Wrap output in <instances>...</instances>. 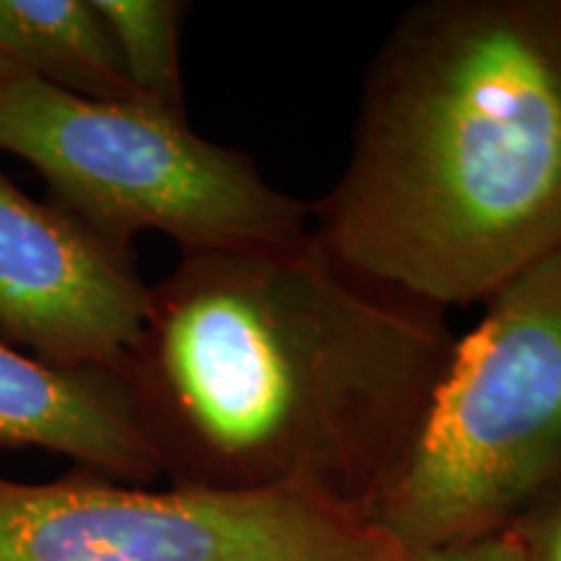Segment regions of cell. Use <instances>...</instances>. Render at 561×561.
I'll return each mask as SVG.
<instances>
[{"label": "cell", "instance_id": "cell-3", "mask_svg": "<svg viewBox=\"0 0 561 561\" xmlns=\"http://www.w3.org/2000/svg\"><path fill=\"white\" fill-rule=\"evenodd\" d=\"M483 305L369 515L403 549L510 528L561 479V248Z\"/></svg>", "mask_w": 561, "mask_h": 561}, {"label": "cell", "instance_id": "cell-8", "mask_svg": "<svg viewBox=\"0 0 561 561\" xmlns=\"http://www.w3.org/2000/svg\"><path fill=\"white\" fill-rule=\"evenodd\" d=\"M102 102H144L91 0H0V76Z\"/></svg>", "mask_w": 561, "mask_h": 561}, {"label": "cell", "instance_id": "cell-6", "mask_svg": "<svg viewBox=\"0 0 561 561\" xmlns=\"http://www.w3.org/2000/svg\"><path fill=\"white\" fill-rule=\"evenodd\" d=\"M151 286L121 244L0 170V335L60 367L123 369Z\"/></svg>", "mask_w": 561, "mask_h": 561}, {"label": "cell", "instance_id": "cell-9", "mask_svg": "<svg viewBox=\"0 0 561 561\" xmlns=\"http://www.w3.org/2000/svg\"><path fill=\"white\" fill-rule=\"evenodd\" d=\"M107 26L138 100L185 115L180 30L191 5L182 0H91Z\"/></svg>", "mask_w": 561, "mask_h": 561}, {"label": "cell", "instance_id": "cell-1", "mask_svg": "<svg viewBox=\"0 0 561 561\" xmlns=\"http://www.w3.org/2000/svg\"><path fill=\"white\" fill-rule=\"evenodd\" d=\"M455 335L447 312L310 229L185 252L123 364L172 486L297 491L369 523L413 450Z\"/></svg>", "mask_w": 561, "mask_h": 561}, {"label": "cell", "instance_id": "cell-4", "mask_svg": "<svg viewBox=\"0 0 561 561\" xmlns=\"http://www.w3.org/2000/svg\"><path fill=\"white\" fill-rule=\"evenodd\" d=\"M0 151L30 161L53 203L121 244L161 231L185 255L265 248L310 231V206L273 187L252 157L149 102L89 100L5 73Z\"/></svg>", "mask_w": 561, "mask_h": 561}, {"label": "cell", "instance_id": "cell-10", "mask_svg": "<svg viewBox=\"0 0 561 561\" xmlns=\"http://www.w3.org/2000/svg\"><path fill=\"white\" fill-rule=\"evenodd\" d=\"M520 561H561V479L541 491L515 520Z\"/></svg>", "mask_w": 561, "mask_h": 561}, {"label": "cell", "instance_id": "cell-2", "mask_svg": "<svg viewBox=\"0 0 561 561\" xmlns=\"http://www.w3.org/2000/svg\"><path fill=\"white\" fill-rule=\"evenodd\" d=\"M351 268L450 310L561 248V0H424L367 66L310 206Z\"/></svg>", "mask_w": 561, "mask_h": 561}, {"label": "cell", "instance_id": "cell-5", "mask_svg": "<svg viewBox=\"0 0 561 561\" xmlns=\"http://www.w3.org/2000/svg\"><path fill=\"white\" fill-rule=\"evenodd\" d=\"M375 525L297 491L0 476V561H392Z\"/></svg>", "mask_w": 561, "mask_h": 561}, {"label": "cell", "instance_id": "cell-7", "mask_svg": "<svg viewBox=\"0 0 561 561\" xmlns=\"http://www.w3.org/2000/svg\"><path fill=\"white\" fill-rule=\"evenodd\" d=\"M0 445L66 455L83 473L146 486L161 476L123 369L60 367L0 339Z\"/></svg>", "mask_w": 561, "mask_h": 561}, {"label": "cell", "instance_id": "cell-11", "mask_svg": "<svg viewBox=\"0 0 561 561\" xmlns=\"http://www.w3.org/2000/svg\"><path fill=\"white\" fill-rule=\"evenodd\" d=\"M392 561H520V538L515 525H510L462 541L411 546V549L398 546Z\"/></svg>", "mask_w": 561, "mask_h": 561}]
</instances>
